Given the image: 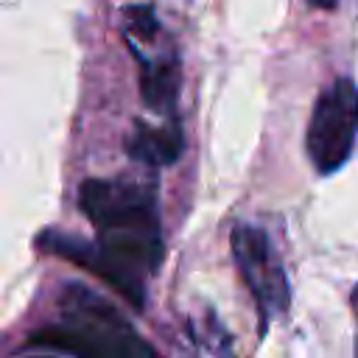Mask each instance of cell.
<instances>
[{"label":"cell","instance_id":"cell-1","mask_svg":"<svg viewBox=\"0 0 358 358\" xmlns=\"http://www.w3.org/2000/svg\"><path fill=\"white\" fill-rule=\"evenodd\" d=\"M78 204L95 224L98 246L106 255L140 271L143 277L159 266L162 238L154 193L148 187L131 182L87 179L78 190Z\"/></svg>","mask_w":358,"mask_h":358},{"label":"cell","instance_id":"cell-2","mask_svg":"<svg viewBox=\"0 0 358 358\" xmlns=\"http://www.w3.org/2000/svg\"><path fill=\"white\" fill-rule=\"evenodd\" d=\"M64 319L31 333L28 344L50 347L73 358H162L103 296L84 285H64L59 296Z\"/></svg>","mask_w":358,"mask_h":358},{"label":"cell","instance_id":"cell-3","mask_svg":"<svg viewBox=\"0 0 358 358\" xmlns=\"http://www.w3.org/2000/svg\"><path fill=\"white\" fill-rule=\"evenodd\" d=\"M358 134V87L341 76L324 87L313 103L305 151L319 173H336L352 154Z\"/></svg>","mask_w":358,"mask_h":358},{"label":"cell","instance_id":"cell-4","mask_svg":"<svg viewBox=\"0 0 358 358\" xmlns=\"http://www.w3.org/2000/svg\"><path fill=\"white\" fill-rule=\"evenodd\" d=\"M229 243H232V257L241 268V277L246 288L252 291L257 310L263 316V324H266V319L274 313H282L291 299L282 263L268 235L252 224H235Z\"/></svg>","mask_w":358,"mask_h":358},{"label":"cell","instance_id":"cell-5","mask_svg":"<svg viewBox=\"0 0 358 358\" xmlns=\"http://www.w3.org/2000/svg\"><path fill=\"white\" fill-rule=\"evenodd\" d=\"M39 243H42L45 252H53V255H59V257H64V260H70L76 266H84L95 277H101L106 285H112L137 310L145 305V282H143V274L134 271V268H129V266H123L112 255H106L98 243H87L81 238L56 235V232L39 235Z\"/></svg>","mask_w":358,"mask_h":358},{"label":"cell","instance_id":"cell-6","mask_svg":"<svg viewBox=\"0 0 358 358\" xmlns=\"http://www.w3.org/2000/svg\"><path fill=\"white\" fill-rule=\"evenodd\" d=\"M126 151H129V157H134L137 162H145L151 168L171 165L182 154V131L176 126L157 129V126L137 123L126 140Z\"/></svg>","mask_w":358,"mask_h":358},{"label":"cell","instance_id":"cell-7","mask_svg":"<svg viewBox=\"0 0 358 358\" xmlns=\"http://www.w3.org/2000/svg\"><path fill=\"white\" fill-rule=\"evenodd\" d=\"M176 90H179V70L173 62L143 64L140 92L151 109H171L176 101Z\"/></svg>","mask_w":358,"mask_h":358},{"label":"cell","instance_id":"cell-8","mask_svg":"<svg viewBox=\"0 0 358 358\" xmlns=\"http://www.w3.org/2000/svg\"><path fill=\"white\" fill-rule=\"evenodd\" d=\"M126 17H129V31L137 34L140 39H151L157 34V17L148 8H129Z\"/></svg>","mask_w":358,"mask_h":358},{"label":"cell","instance_id":"cell-9","mask_svg":"<svg viewBox=\"0 0 358 358\" xmlns=\"http://www.w3.org/2000/svg\"><path fill=\"white\" fill-rule=\"evenodd\" d=\"M310 6H316V8H324V11H330V8H336L338 6V0H308Z\"/></svg>","mask_w":358,"mask_h":358},{"label":"cell","instance_id":"cell-10","mask_svg":"<svg viewBox=\"0 0 358 358\" xmlns=\"http://www.w3.org/2000/svg\"><path fill=\"white\" fill-rule=\"evenodd\" d=\"M352 305H355V310H358V288H355V294H352Z\"/></svg>","mask_w":358,"mask_h":358},{"label":"cell","instance_id":"cell-11","mask_svg":"<svg viewBox=\"0 0 358 358\" xmlns=\"http://www.w3.org/2000/svg\"><path fill=\"white\" fill-rule=\"evenodd\" d=\"M39 358H45V355H39Z\"/></svg>","mask_w":358,"mask_h":358}]
</instances>
